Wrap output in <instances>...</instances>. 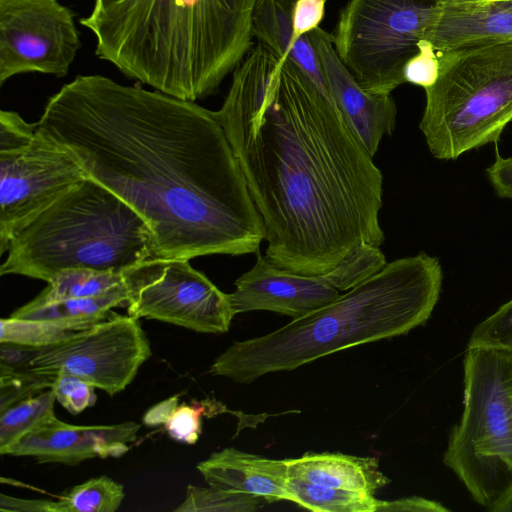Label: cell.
<instances>
[{"label": "cell", "instance_id": "obj_1", "mask_svg": "<svg viewBox=\"0 0 512 512\" xmlns=\"http://www.w3.org/2000/svg\"><path fill=\"white\" fill-rule=\"evenodd\" d=\"M36 124L143 218L156 258L259 252L264 227L214 111L78 75L48 99Z\"/></svg>", "mask_w": 512, "mask_h": 512}, {"label": "cell", "instance_id": "obj_2", "mask_svg": "<svg viewBox=\"0 0 512 512\" xmlns=\"http://www.w3.org/2000/svg\"><path fill=\"white\" fill-rule=\"evenodd\" d=\"M214 115L261 218L265 257L303 275L380 247L383 175L329 90L257 43Z\"/></svg>", "mask_w": 512, "mask_h": 512}, {"label": "cell", "instance_id": "obj_3", "mask_svg": "<svg viewBox=\"0 0 512 512\" xmlns=\"http://www.w3.org/2000/svg\"><path fill=\"white\" fill-rule=\"evenodd\" d=\"M258 0H94L80 19L98 58L154 90L215 94L253 48Z\"/></svg>", "mask_w": 512, "mask_h": 512}, {"label": "cell", "instance_id": "obj_4", "mask_svg": "<svg viewBox=\"0 0 512 512\" xmlns=\"http://www.w3.org/2000/svg\"><path fill=\"white\" fill-rule=\"evenodd\" d=\"M442 282L439 260L424 252L386 262L331 303L266 335L233 342L209 372L247 384L353 346L405 335L428 321Z\"/></svg>", "mask_w": 512, "mask_h": 512}, {"label": "cell", "instance_id": "obj_5", "mask_svg": "<svg viewBox=\"0 0 512 512\" xmlns=\"http://www.w3.org/2000/svg\"><path fill=\"white\" fill-rule=\"evenodd\" d=\"M152 258L153 234L143 218L87 177L14 236L0 275L48 283L65 269L125 271Z\"/></svg>", "mask_w": 512, "mask_h": 512}, {"label": "cell", "instance_id": "obj_6", "mask_svg": "<svg viewBox=\"0 0 512 512\" xmlns=\"http://www.w3.org/2000/svg\"><path fill=\"white\" fill-rule=\"evenodd\" d=\"M419 128L440 160L496 143L512 122V42L437 52Z\"/></svg>", "mask_w": 512, "mask_h": 512}, {"label": "cell", "instance_id": "obj_7", "mask_svg": "<svg viewBox=\"0 0 512 512\" xmlns=\"http://www.w3.org/2000/svg\"><path fill=\"white\" fill-rule=\"evenodd\" d=\"M463 376V410L443 462L487 508L512 480V352L467 347Z\"/></svg>", "mask_w": 512, "mask_h": 512}, {"label": "cell", "instance_id": "obj_8", "mask_svg": "<svg viewBox=\"0 0 512 512\" xmlns=\"http://www.w3.org/2000/svg\"><path fill=\"white\" fill-rule=\"evenodd\" d=\"M440 6L437 0H348L331 33L334 49L363 90L391 95L405 83L404 67Z\"/></svg>", "mask_w": 512, "mask_h": 512}, {"label": "cell", "instance_id": "obj_9", "mask_svg": "<svg viewBox=\"0 0 512 512\" xmlns=\"http://www.w3.org/2000/svg\"><path fill=\"white\" fill-rule=\"evenodd\" d=\"M386 262L380 247L363 245L332 270L303 275L273 265L258 252L255 264L235 281L229 297L235 314L260 310L296 319L336 300Z\"/></svg>", "mask_w": 512, "mask_h": 512}, {"label": "cell", "instance_id": "obj_10", "mask_svg": "<svg viewBox=\"0 0 512 512\" xmlns=\"http://www.w3.org/2000/svg\"><path fill=\"white\" fill-rule=\"evenodd\" d=\"M138 320L111 311L72 337L40 348L31 360V370L49 377L66 372L114 396L133 381L152 354Z\"/></svg>", "mask_w": 512, "mask_h": 512}, {"label": "cell", "instance_id": "obj_11", "mask_svg": "<svg viewBox=\"0 0 512 512\" xmlns=\"http://www.w3.org/2000/svg\"><path fill=\"white\" fill-rule=\"evenodd\" d=\"M128 315L153 319L199 333L221 334L236 315L222 292L187 259L148 260L135 276Z\"/></svg>", "mask_w": 512, "mask_h": 512}, {"label": "cell", "instance_id": "obj_12", "mask_svg": "<svg viewBox=\"0 0 512 512\" xmlns=\"http://www.w3.org/2000/svg\"><path fill=\"white\" fill-rule=\"evenodd\" d=\"M85 178L71 155L38 126L28 144L0 152V255L15 235Z\"/></svg>", "mask_w": 512, "mask_h": 512}, {"label": "cell", "instance_id": "obj_13", "mask_svg": "<svg viewBox=\"0 0 512 512\" xmlns=\"http://www.w3.org/2000/svg\"><path fill=\"white\" fill-rule=\"evenodd\" d=\"M81 48L73 11L59 0H0V85L13 76L68 74Z\"/></svg>", "mask_w": 512, "mask_h": 512}, {"label": "cell", "instance_id": "obj_14", "mask_svg": "<svg viewBox=\"0 0 512 512\" xmlns=\"http://www.w3.org/2000/svg\"><path fill=\"white\" fill-rule=\"evenodd\" d=\"M140 425H73L53 418L24 436L5 455L33 457L38 463L77 465L92 458H118L128 452Z\"/></svg>", "mask_w": 512, "mask_h": 512}, {"label": "cell", "instance_id": "obj_15", "mask_svg": "<svg viewBox=\"0 0 512 512\" xmlns=\"http://www.w3.org/2000/svg\"><path fill=\"white\" fill-rule=\"evenodd\" d=\"M320 61L330 93L341 113L373 157L385 135L396 127L397 109L391 95L363 90L340 61L332 34L318 27L308 34Z\"/></svg>", "mask_w": 512, "mask_h": 512}, {"label": "cell", "instance_id": "obj_16", "mask_svg": "<svg viewBox=\"0 0 512 512\" xmlns=\"http://www.w3.org/2000/svg\"><path fill=\"white\" fill-rule=\"evenodd\" d=\"M425 40L436 52L512 42V0L441 4Z\"/></svg>", "mask_w": 512, "mask_h": 512}, {"label": "cell", "instance_id": "obj_17", "mask_svg": "<svg viewBox=\"0 0 512 512\" xmlns=\"http://www.w3.org/2000/svg\"><path fill=\"white\" fill-rule=\"evenodd\" d=\"M197 469L208 486L253 495L267 503L290 501L286 459H270L228 447L199 462Z\"/></svg>", "mask_w": 512, "mask_h": 512}, {"label": "cell", "instance_id": "obj_18", "mask_svg": "<svg viewBox=\"0 0 512 512\" xmlns=\"http://www.w3.org/2000/svg\"><path fill=\"white\" fill-rule=\"evenodd\" d=\"M287 460L289 478L318 485L373 494L390 480L375 457L343 453H306Z\"/></svg>", "mask_w": 512, "mask_h": 512}, {"label": "cell", "instance_id": "obj_19", "mask_svg": "<svg viewBox=\"0 0 512 512\" xmlns=\"http://www.w3.org/2000/svg\"><path fill=\"white\" fill-rule=\"evenodd\" d=\"M294 3L295 0H258L253 14L254 39L278 58L292 59L314 82L329 90L308 34L297 40L291 39Z\"/></svg>", "mask_w": 512, "mask_h": 512}, {"label": "cell", "instance_id": "obj_20", "mask_svg": "<svg viewBox=\"0 0 512 512\" xmlns=\"http://www.w3.org/2000/svg\"><path fill=\"white\" fill-rule=\"evenodd\" d=\"M138 266L134 268L127 284L107 294L96 297L65 299L39 305L28 302L12 312L10 316L27 320L69 323L87 328L106 318L111 313L112 308L128 304Z\"/></svg>", "mask_w": 512, "mask_h": 512}, {"label": "cell", "instance_id": "obj_21", "mask_svg": "<svg viewBox=\"0 0 512 512\" xmlns=\"http://www.w3.org/2000/svg\"><path fill=\"white\" fill-rule=\"evenodd\" d=\"M135 267L125 271L65 269L56 273L45 289L29 302L39 305L65 299L101 296L127 284Z\"/></svg>", "mask_w": 512, "mask_h": 512}, {"label": "cell", "instance_id": "obj_22", "mask_svg": "<svg viewBox=\"0 0 512 512\" xmlns=\"http://www.w3.org/2000/svg\"><path fill=\"white\" fill-rule=\"evenodd\" d=\"M290 501L316 512H377L380 500L373 494L318 485L289 478Z\"/></svg>", "mask_w": 512, "mask_h": 512}, {"label": "cell", "instance_id": "obj_23", "mask_svg": "<svg viewBox=\"0 0 512 512\" xmlns=\"http://www.w3.org/2000/svg\"><path fill=\"white\" fill-rule=\"evenodd\" d=\"M55 401L50 388L0 412V454L5 455L24 436L55 418Z\"/></svg>", "mask_w": 512, "mask_h": 512}, {"label": "cell", "instance_id": "obj_24", "mask_svg": "<svg viewBox=\"0 0 512 512\" xmlns=\"http://www.w3.org/2000/svg\"><path fill=\"white\" fill-rule=\"evenodd\" d=\"M125 497L124 487L102 475L65 491L57 501V512H115Z\"/></svg>", "mask_w": 512, "mask_h": 512}, {"label": "cell", "instance_id": "obj_25", "mask_svg": "<svg viewBox=\"0 0 512 512\" xmlns=\"http://www.w3.org/2000/svg\"><path fill=\"white\" fill-rule=\"evenodd\" d=\"M0 343H12L32 348L56 345L85 327L44 320H27L14 317L0 321Z\"/></svg>", "mask_w": 512, "mask_h": 512}, {"label": "cell", "instance_id": "obj_26", "mask_svg": "<svg viewBox=\"0 0 512 512\" xmlns=\"http://www.w3.org/2000/svg\"><path fill=\"white\" fill-rule=\"evenodd\" d=\"M267 501L241 492L212 486L188 485L184 501L175 512H254Z\"/></svg>", "mask_w": 512, "mask_h": 512}, {"label": "cell", "instance_id": "obj_27", "mask_svg": "<svg viewBox=\"0 0 512 512\" xmlns=\"http://www.w3.org/2000/svg\"><path fill=\"white\" fill-rule=\"evenodd\" d=\"M467 347H488L512 352V298L474 328Z\"/></svg>", "mask_w": 512, "mask_h": 512}, {"label": "cell", "instance_id": "obj_28", "mask_svg": "<svg viewBox=\"0 0 512 512\" xmlns=\"http://www.w3.org/2000/svg\"><path fill=\"white\" fill-rule=\"evenodd\" d=\"M53 380L54 377L37 374L32 370H0V412L50 389Z\"/></svg>", "mask_w": 512, "mask_h": 512}, {"label": "cell", "instance_id": "obj_29", "mask_svg": "<svg viewBox=\"0 0 512 512\" xmlns=\"http://www.w3.org/2000/svg\"><path fill=\"white\" fill-rule=\"evenodd\" d=\"M95 388L84 379L66 372L57 373L51 387L56 401L73 415L83 412L96 403Z\"/></svg>", "mask_w": 512, "mask_h": 512}, {"label": "cell", "instance_id": "obj_30", "mask_svg": "<svg viewBox=\"0 0 512 512\" xmlns=\"http://www.w3.org/2000/svg\"><path fill=\"white\" fill-rule=\"evenodd\" d=\"M209 401L196 402L191 405L182 403L176 407L164 427L175 441L194 444L199 439L202 429V415H209Z\"/></svg>", "mask_w": 512, "mask_h": 512}, {"label": "cell", "instance_id": "obj_31", "mask_svg": "<svg viewBox=\"0 0 512 512\" xmlns=\"http://www.w3.org/2000/svg\"><path fill=\"white\" fill-rule=\"evenodd\" d=\"M439 73V59L432 45L423 40L419 52L404 67L405 83H411L424 89L432 86Z\"/></svg>", "mask_w": 512, "mask_h": 512}, {"label": "cell", "instance_id": "obj_32", "mask_svg": "<svg viewBox=\"0 0 512 512\" xmlns=\"http://www.w3.org/2000/svg\"><path fill=\"white\" fill-rule=\"evenodd\" d=\"M37 129L36 123L26 122L17 112H0V152L11 151L28 144Z\"/></svg>", "mask_w": 512, "mask_h": 512}, {"label": "cell", "instance_id": "obj_33", "mask_svg": "<svg viewBox=\"0 0 512 512\" xmlns=\"http://www.w3.org/2000/svg\"><path fill=\"white\" fill-rule=\"evenodd\" d=\"M328 0H295L292 12V40L317 29L324 19Z\"/></svg>", "mask_w": 512, "mask_h": 512}, {"label": "cell", "instance_id": "obj_34", "mask_svg": "<svg viewBox=\"0 0 512 512\" xmlns=\"http://www.w3.org/2000/svg\"><path fill=\"white\" fill-rule=\"evenodd\" d=\"M448 512L442 503L421 496L403 497L391 501L380 500L377 512Z\"/></svg>", "mask_w": 512, "mask_h": 512}, {"label": "cell", "instance_id": "obj_35", "mask_svg": "<svg viewBox=\"0 0 512 512\" xmlns=\"http://www.w3.org/2000/svg\"><path fill=\"white\" fill-rule=\"evenodd\" d=\"M486 174L499 197L512 199V157L503 158L496 151L495 161L486 169Z\"/></svg>", "mask_w": 512, "mask_h": 512}, {"label": "cell", "instance_id": "obj_36", "mask_svg": "<svg viewBox=\"0 0 512 512\" xmlns=\"http://www.w3.org/2000/svg\"><path fill=\"white\" fill-rule=\"evenodd\" d=\"M0 510L24 512H57V501L49 499H22L1 494Z\"/></svg>", "mask_w": 512, "mask_h": 512}, {"label": "cell", "instance_id": "obj_37", "mask_svg": "<svg viewBox=\"0 0 512 512\" xmlns=\"http://www.w3.org/2000/svg\"><path fill=\"white\" fill-rule=\"evenodd\" d=\"M179 395H174L152 406L143 416V423L149 427L164 425L178 406Z\"/></svg>", "mask_w": 512, "mask_h": 512}, {"label": "cell", "instance_id": "obj_38", "mask_svg": "<svg viewBox=\"0 0 512 512\" xmlns=\"http://www.w3.org/2000/svg\"><path fill=\"white\" fill-rule=\"evenodd\" d=\"M486 509L491 512H512V480Z\"/></svg>", "mask_w": 512, "mask_h": 512}, {"label": "cell", "instance_id": "obj_39", "mask_svg": "<svg viewBox=\"0 0 512 512\" xmlns=\"http://www.w3.org/2000/svg\"><path fill=\"white\" fill-rule=\"evenodd\" d=\"M440 4L472 2L478 0H437Z\"/></svg>", "mask_w": 512, "mask_h": 512}]
</instances>
